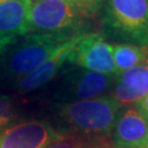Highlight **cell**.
<instances>
[{"mask_svg": "<svg viewBox=\"0 0 148 148\" xmlns=\"http://www.w3.org/2000/svg\"><path fill=\"white\" fill-rule=\"evenodd\" d=\"M63 132L44 121H24L0 128V148H46Z\"/></svg>", "mask_w": 148, "mask_h": 148, "instance_id": "obj_6", "label": "cell"}, {"mask_svg": "<svg viewBox=\"0 0 148 148\" xmlns=\"http://www.w3.org/2000/svg\"><path fill=\"white\" fill-rule=\"evenodd\" d=\"M135 106L140 113H143L146 117H148V93L143 97L140 100H138L135 103Z\"/></svg>", "mask_w": 148, "mask_h": 148, "instance_id": "obj_17", "label": "cell"}, {"mask_svg": "<svg viewBox=\"0 0 148 148\" xmlns=\"http://www.w3.org/2000/svg\"><path fill=\"white\" fill-rule=\"evenodd\" d=\"M18 109L14 101L9 95H0V128L16 123Z\"/></svg>", "mask_w": 148, "mask_h": 148, "instance_id": "obj_14", "label": "cell"}, {"mask_svg": "<svg viewBox=\"0 0 148 148\" xmlns=\"http://www.w3.org/2000/svg\"><path fill=\"white\" fill-rule=\"evenodd\" d=\"M114 148H145L148 140V117L137 109L119 113L112 130Z\"/></svg>", "mask_w": 148, "mask_h": 148, "instance_id": "obj_9", "label": "cell"}, {"mask_svg": "<svg viewBox=\"0 0 148 148\" xmlns=\"http://www.w3.org/2000/svg\"><path fill=\"white\" fill-rule=\"evenodd\" d=\"M103 24L122 40L148 44V0H106Z\"/></svg>", "mask_w": 148, "mask_h": 148, "instance_id": "obj_3", "label": "cell"}, {"mask_svg": "<svg viewBox=\"0 0 148 148\" xmlns=\"http://www.w3.org/2000/svg\"><path fill=\"white\" fill-rule=\"evenodd\" d=\"M145 148H148V140H147V144H146V146H145Z\"/></svg>", "mask_w": 148, "mask_h": 148, "instance_id": "obj_18", "label": "cell"}, {"mask_svg": "<svg viewBox=\"0 0 148 148\" xmlns=\"http://www.w3.org/2000/svg\"><path fill=\"white\" fill-rule=\"evenodd\" d=\"M81 33H77L64 42L59 46L54 54H52L44 63H42L32 73L16 80V90L19 93L25 95L30 93L35 90L40 89L41 87L45 86L47 82L55 78L59 70L63 68L64 65L68 63L69 55L71 53L73 48L78 42Z\"/></svg>", "mask_w": 148, "mask_h": 148, "instance_id": "obj_8", "label": "cell"}, {"mask_svg": "<svg viewBox=\"0 0 148 148\" xmlns=\"http://www.w3.org/2000/svg\"><path fill=\"white\" fill-rule=\"evenodd\" d=\"M121 106L111 97L64 102L57 106V116L71 133L109 137Z\"/></svg>", "mask_w": 148, "mask_h": 148, "instance_id": "obj_1", "label": "cell"}, {"mask_svg": "<svg viewBox=\"0 0 148 148\" xmlns=\"http://www.w3.org/2000/svg\"><path fill=\"white\" fill-rule=\"evenodd\" d=\"M46 148H114L106 136H85L71 132H63L62 136Z\"/></svg>", "mask_w": 148, "mask_h": 148, "instance_id": "obj_13", "label": "cell"}, {"mask_svg": "<svg viewBox=\"0 0 148 148\" xmlns=\"http://www.w3.org/2000/svg\"><path fill=\"white\" fill-rule=\"evenodd\" d=\"M113 58L117 75L143 64L148 58V47H142L133 44L113 45Z\"/></svg>", "mask_w": 148, "mask_h": 148, "instance_id": "obj_12", "label": "cell"}, {"mask_svg": "<svg viewBox=\"0 0 148 148\" xmlns=\"http://www.w3.org/2000/svg\"><path fill=\"white\" fill-rule=\"evenodd\" d=\"M16 41H18L16 36H9V35L0 34V60L7 52V49L10 47L12 44H14Z\"/></svg>", "mask_w": 148, "mask_h": 148, "instance_id": "obj_16", "label": "cell"}, {"mask_svg": "<svg viewBox=\"0 0 148 148\" xmlns=\"http://www.w3.org/2000/svg\"><path fill=\"white\" fill-rule=\"evenodd\" d=\"M71 34H41L24 35L21 42L16 41L7 49L0 60V78L19 80L36 69Z\"/></svg>", "mask_w": 148, "mask_h": 148, "instance_id": "obj_2", "label": "cell"}, {"mask_svg": "<svg viewBox=\"0 0 148 148\" xmlns=\"http://www.w3.org/2000/svg\"><path fill=\"white\" fill-rule=\"evenodd\" d=\"M84 13L70 0H32L30 32L71 34Z\"/></svg>", "mask_w": 148, "mask_h": 148, "instance_id": "obj_4", "label": "cell"}, {"mask_svg": "<svg viewBox=\"0 0 148 148\" xmlns=\"http://www.w3.org/2000/svg\"><path fill=\"white\" fill-rule=\"evenodd\" d=\"M113 76L77 67L65 71L60 97L66 102L98 98L110 88Z\"/></svg>", "mask_w": 148, "mask_h": 148, "instance_id": "obj_7", "label": "cell"}, {"mask_svg": "<svg viewBox=\"0 0 148 148\" xmlns=\"http://www.w3.org/2000/svg\"><path fill=\"white\" fill-rule=\"evenodd\" d=\"M70 1L84 13V16H86L98 9V7L102 3L103 0H70Z\"/></svg>", "mask_w": 148, "mask_h": 148, "instance_id": "obj_15", "label": "cell"}, {"mask_svg": "<svg viewBox=\"0 0 148 148\" xmlns=\"http://www.w3.org/2000/svg\"><path fill=\"white\" fill-rule=\"evenodd\" d=\"M32 0H0V34L24 36L30 33Z\"/></svg>", "mask_w": 148, "mask_h": 148, "instance_id": "obj_11", "label": "cell"}, {"mask_svg": "<svg viewBox=\"0 0 148 148\" xmlns=\"http://www.w3.org/2000/svg\"><path fill=\"white\" fill-rule=\"evenodd\" d=\"M148 93V58L143 64L117 75L112 97L120 106L136 103Z\"/></svg>", "mask_w": 148, "mask_h": 148, "instance_id": "obj_10", "label": "cell"}, {"mask_svg": "<svg viewBox=\"0 0 148 148\" xmlns=\"http://www.w3.org/2000/svg\"><path fill=\"white\" fill-rule=\"evenodd\" d=\"M68 63L99 74L115 76L113 45L98 33H81L69 55Z\"/></svg>", "mask_w": 148, "mask_h": 148, "instance_id": "obj_5", "label": "cell"}]
</instances>
